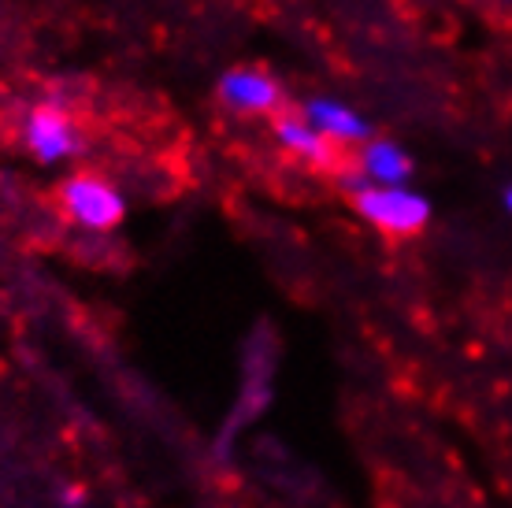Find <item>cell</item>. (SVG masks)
Segmentation results:
<instances>
[{"instance_id":"9c48e42d","label":"cell","mask_w":512,"mask_h":508,"mask_svg":"<svg viewBox=\"0 0 512 508\" xmlns=\"http://www.w3.org/2000/svg\"><path fill=\"white\" fill-rule=\"evenodd\" d=\"M505 4H512V0H505Z\"/></svg>"},{"instance_id":"3957f363","label":"cell","mask_w":512,"mask_h":508,"mask_svg":"<svg viewBox=\"0 0 512 508\" xmlns=\"http://www.w3.org/2000/svg\"><path fill=\"white\" fill-rule=\"evenodd\" d=\"M23 149L38 164H64L71 156L82 153V134H78L75 115L67 112L64 104L41 101L34 108H26L23 115Z\"/></svg>"},{"instance_id":"5b68a950","label":"cell","mask_w":512,"mask_h":508,"mask_svg":"<svg viewBox=\"0 0 512 508\" xmlns=\"http://www.w3.org/2000/svg\"><path fill=\"white\" fill-rule=\"evenodd\" d=\"M271 138L282 153L294 164L308 167V171H346V149L334 145L331 138H323L320 130L308 123L301 112H279L271 119Z\"/></svg>"},{"instance_id":"ba28073f","label":"cell","mask_w":512,"mask_h":508,"mask_svg":"<svg viewBox=\"0 0 512 508\" xmlns=\"http://www.w3.org/2000/svg\"><path fill=\"white\" fill-rule=\"evenodd\" d=\"M505 208L512 212V182H509V190H505Z\"/></svg>"},{"instance_id":"277c9868","label":"cell","mask_w":512,"mask_h":508,"mask_svg":"<svg viewBox=\"0 0 512 508\" xmlns=\"http://www.w3.org/2000/svg\"><path fill=\"white\" fill-rule=\"evenodd\" d=\"M216 97L238 119H275L286 101L279 78L264 67H231L219 78Z\"/></svg>"},{"instance_id":"7a4b0ae2","label":"cell","mask_w":512,"mask_h":508,"mask_svg":"<svg viewBox=\"0 0 512 508\" xmlns=\"http://www.w3.org/2000/svg\"><path fill=\"white\" fill-rule=\"evenodd\" d=\"M357 216L386 238H416L431 223V201L412 186H353L349 190Z\"/></svg>"},{"instance_id":"8992f818","label":"cell","mask_w":512,"mask_h":508,"mask_svg":"<svg viewBox=\"0 0 512 508\" xmlns=\"http://www.w3.org/2000/svg\"><path fill=\"white\" fill-rule=\"evenodd\" d=\"M357 167V175L346 178V186H409L412 178V156L397 145L394 138H372L357 149V156L349 160Z\"/></svg>"},{"instance_id":"6da1fadb","label":"cell","mask_w":512,"mask_h":508,"mask_svg":"<svg viewBox=\"0 0 512 508\" xmlns=\"http://www.w3.org/2000/svg\"><path fill=\"white\" fill-rule=\"evenodd\" d=\"M56 208L71 227L86 234H108L127 219V197L112 178L97 171H75L56 186Z\"/></svg>"},{"instance_id":"52a82bcc","label":"cell","mask_w":512,"mask_h":508,"mask_svg":"<svg viewBox=\"0 0 512 508\" xmlns=\"http://www.w3.org/2000/svg\"><path fill=\"white\" fill-rule=\"evenodd\" d=\"M297 112L305 115L323 138H331L334 145H342V149H346V145H364V141L372 138V123H368L357 108L334 101V97H312V101H305Z\"/></svg>"}]
</instances>
